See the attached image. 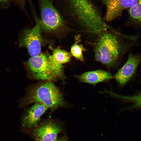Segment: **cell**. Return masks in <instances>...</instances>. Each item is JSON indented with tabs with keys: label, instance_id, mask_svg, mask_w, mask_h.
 Returning <instances> with one entry per match:
<instances>
[{
	"label": "cell",
	"instance_id": "11",
	"mask_svg": "<svg viewBox=\"0 0 141 141\" xmlns=\"http://www.w3.org/2000/svg\"><path fill=\"white\" fill-rule=\"evenodd\" d=\"M81 36L79 34L75 36L74 42L71 47L70 53L77 60L83 62L85 60L83 52L87 50L83 44H79L81 41Z\"/></svg>",
	"mask_w": 141,
	"mask_h": 141
},
{
	"label": "cell",
	"instance_id": "14",
	"mask_svg": "<svg viewBox=\"0 0 141 141\" xmlns=\"http://www.w3.org/2000/svg\"><path fill=\"white\" fill-rule=\"evenodd\" d=\"M109 94L114 97L132 102L136 106L141 108V93L132 96H122L110 91Z\"/></svg>",
	"mask_w": 141,
	"mask_h": 141
},
{
	"label": "cell",
	"instance_id": "10",
	"mask_svg": "<svg viewBox=\"0 0 141 141\" xmlns=\"http://www.w3.org/2000/svg\"><path fill=\"white\" fill-rule=\"evenodd\" d=\"M77 77L82 82L92 84L107 81L113 78L109 73L100 69L86 72Z\"/></svg>",
	"mask_w": 141,
	"mask_h": 141
},
{
	"label": "cell",
	"instance_id": "1",
	"mask_svg": "<svg viewBox=\"0 0 141 141\" xmlns=\"http://www.w3.org/2000/svg\"><path fill=\"white\" fill-rule=\"evenodd\" d=\"M92 45L95 60L108 68L118 64L124 50L120 34L111 27L98 33Z\"/></svg>",
	"mask_w": 141,
	"mask_h": 141
},
{
	"label": "cell",
	"instance_id": "13",
	"mask_svg": "<svg viewBox=\"0 0 141 141\" xmlns=\"http://www.w3.org/2000/svg\"><path fill=\"white\" fill-rule=\"evenodd\" d=\"M129 8L128 13L131 18L135 22L141 25V0Z\"/></svg>",
	"mask_w": 141,
	"mask_h": 141
},
{
	"label": "cell",
	"instance_id": "7",
	"mask_svg": "<svg viewBox=\"0 0 141 141\" xmlns=\"http://www.w3.org/2000/svg\"><path fill=\"white\" fill-rule=\"evenodd\" d=\"M106 10L104 19L110 22L121 16L123 11L130 8L138 2V0H103Z\"/></svg>",
	"mask_w": 141,
	"mask_h": 141
},
{
	"label": "cell",
	"instance_id": "2",
	"mask_svg": "<svg viewBox=\"0 0 141 141\" xmlns=\"http://www.w3.org/2000/svg\"><path fill=\"white\" fill-rule=\"evenodd\" d=\"M25 64L31 75L36 79L51 81L58 78L63 79L65 78L63 66L49 54L31 57Z\"/></svg>",
	"mask_w": 141,
	"mask_h": 141
},
{
	"label": "cell",
	"instance_id": "8",
	"mask_svg": "<svg viewBox=\"0 0 141 141\" xmlns=\"http://www.w3.org/2000/svg\"><path fill=\"white\" fill-rule=\"evenodd\" d=\"M141 62V55L130 54L126 62L115 75L114 78L120 85H124L133 76Z\"/></svg>",
	"mask_w": 141,
	"mask_h": 141
},
{
	"label": "cell",
	"instance_id": "5",
	"mask_svg": "<svg viewBox=\"0 0 141 141\" xmlns=\"http://www.w3.org/2000/svg\"><path fill=\"white\" fill-rule=\"evenodd\" d=\"M36 25L32 28L25 29L19 39L18 45L20 47L26 48L31 57L40 54L43 39L41 34L42 27L40 19L35 15Z\"/></svg>",
	"mask_w": 141,
	"mask_h": 141
},
{
	"label": "cell",
	"instance_id": "18",
	"mask_svg": "<svg viewBox=\"0 0 141 141\" xmlns=\"http://www.w3.org/2000/svg\"></svg>",
	"mask_w": 141,
	"mask_h": 141
},
{
	"label": "cell",
	"instance_id": "3",
	"mask_svg": "<svg viewBox=\"0 0 141 141\" xmlns=\"http://www.w3.org/2000/svg\"><path fill=\"white\" fill-rule=\"evenodd\" d=\"M36 103H42L51 110L62 107L65 104L61 93L53 83L48 81L31 87L20 106Z\"/></svg>",
	"mask_w": 141,
	"mask_h": 141
},
{
	"label": "cell",
	"instance_id": "4",
	"mask_svg": "<svg viewBox=\"0 0 141 141\" xmlns=\"http://www.w3.org/2000/svg\"><path fill=\"white\" fill-rule=\"evenodd\" d=\"M39 3L42 29L51 33L74 32L55 8L52 0H39Z\"/></svg>",
	"mask_w": 141,
	"mask_h": 141
},
{
	"label": "cell",
	"instance_id": "9",
	"mask_svg": "<svg viewBox=\"0 0 141 141\" xmlns=\"http://www.w3.org/2000/svg\"><path fill=\"white\" fill-rule=\"evenodd\" d=\"M48 109L42 103H35L27 109L23 115L21 122L22 127L31 129L35 127L41 116Z\"/></svg>",
	"mask_w": 141,
	"mask_h": 141
},
{
	"label": "cell",
	"instance_id": "12",
	"mask_svg": "<svg viewBox=\"0 0 141 141\" xmlns=\"http://www.w3.org/2000/svg\"><path fill=\"white\" fill-rule=\"evenodd\" d=\"M52 51V55L54 60L59 63L62 64L69 62L70 61L71 55L70 53L61 49L60 46L55 48L50 47Z\"/></svg>",
	"mask_w": 141,
	"mask_h": 141
},
{
	"label": "cell",
	"instance_id": "15",
	"mask_svg": "<svg viewBox=\"0 0 141 141\" xmlns=\"http://www.w3.org/2000/svg\"><path fill=\"white\" fill-rule=\"evenodd\" d=\"M10 0H0V8L7 9L10 5Z\"/></svg>",
	"mask_w": 141,
	"mask_h": 141
},
{
	"label": "cell",
	"instance_id": "6",
	"mask_svg": "<svg viewBox=\"0 0 141 141\" xmlns=\"http://www.w3.org/2000/svg\"><path fill=\"white\" fill-rule=\"evenodd\" d=\"M62 130L61 124L49 120L43 122L34 128L32 134L35 141H52L57 138Z\"/></svg>",
	"mask_w": 141,
	"mask_h": 141
},
{
	"label": "cell",
	"instance_id": "17",
	"mask_svg": "<svg viewBox=\"0 0 141 141\" xmlns=\"http://www.w3.org/2000/svg\"><path fill=\"white\" fill-rule=\"evenodd\" d=\"M21 7H24L25 0H16Z\"/></svg>",
	"mask_w": 141,
	"mask_h": 141
},
{
	"label": "cell",
	"instance_id": "16",
	"mask_svg": "<svg viewBox=\"0 0 141 141\" xmlns=\"http://www.w3.org/2000/svg\"><path fill=\"white\" fill-rule=\"evenodd\" d=\"M68 138L66 136H63L60 138H57L52 141H68Z\"/></svg>",
	"mask_w": 141,
	"mask_h": 141
}]
</instances>
